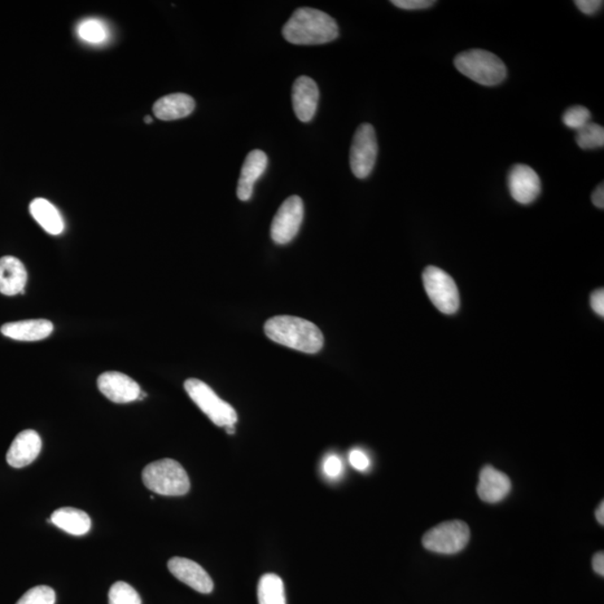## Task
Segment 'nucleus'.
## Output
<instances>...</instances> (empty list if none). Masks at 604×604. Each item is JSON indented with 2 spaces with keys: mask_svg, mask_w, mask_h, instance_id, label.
Masks as SVG:
<instances>
[{
  "mask_svg": "<svg viewBox=\"0 0 604 604\" xmlns=\"http://www.w3.org/2000/svg\"><path fill=\"white\" fill-rule=\"evenodd\" d=\"M42 450V439L34 430H25L12 441L7 453L8 465L23 468L30 465L38 457Z\"/></svg>",
  "mask_w": 604,
  "mask_h": 604,
  "instance_id": "nucleus-14",
  "label": "nucleus"
},
{
  "mask_svg": "<svg viewBox=\"0 0 604 604\" xmlns=\"http://www.w3.org/2000/svg\"><path fill=\"white\" fill-rule=\"evenodd\" d=\"M55 591L50 586L38 585L29 589L16 604H55Z\"/></svg>",
  "mask_w": 604,
  "mask_h": 604,
  "instance_id": "nucleus-26",
  "label": "nucleus"
},
{
  "mask_svg": "<svg viewBox=\"0 0 604 604\" xmlns=\"http://www.w3.org/2000/svg\"><path fill=\"white\" fill-rule=\"evenodd\" d=\"M318 101L317 83L309 77L298 78L292 86V107L298 119L302 122L312 121L316 115Z\"/></svg>",
  "mask_w": 604,
  "mask_h": 604,
  "instance_id": "nucleus-13",
  "label": "nucleus"
},
{
  "mask_svg": "<svg viewBox=\"0 0 604 604\" xmlns=\"http://www.w3.org/2000/svg\"><path fill=\"white\" fill-rule=\"evenodd\" d=\"M257 600L259 604H287L282 577L274 573L262 575L257 585Z\"/></svg>",
  "mask_w": 604,
  "mask_h": 604,
  "instance_id": "nucleus-22",
  "label": "nucleus"
},
{
  "mask_svg": "<svg viewBox=\"0 0 604 604\" xmlns=\"http://www.w3.org/2000/svg\"><path fill=\"white\" fill-rule=\"evenodd\" d=\"M98 388L108 400L118 404L138 400L142 394L139 384L130 376L120 371H106L101 374L98 379Z\"/></svg>",
  "mask_w": 604,
  "mask_h": 604,
  "instance_id": "nucleus-10",
  "label": "nucleus"
},
{
  "mask_svg": "<svg viewBox=\"0 0 604 604\" xmlns=\"http://www.w3.org/2000/svg\"><path fill=\"white\" fill-rule=\"evenodd\" d=\"M470 529L461 520H451L433 527L423 536V546L439 554H457L469 542Z\"/></svg>",
  "mask_w": 604,
  "mask_h": 604,
  "instance_id": "nucleus-7",
  "label": "nucleus"
},
{
  "mask_svg": "<svg viewBox=\"0 0 604 604\" xmlns=\"http://www.w3.org/2000/svg\"><path fill=\"white\" fill-rule=\"evenodd\" d=\"M590 305L592 307L593 312L599 314L600 317H604V290L603 289H599V290L594 291L590 297Z\"/></svg>",
  "mask_w": 604,
  "mask_h": 604,
  "instance_id": "nucleus-32",
  "label": "nucleus"
},
{
  "mask_svg": "<svg viewBox=\"0 0 604 604\" xmlns=\"http://www.w3.org/2000/svg\"><path fill=\"white\" fill-rule=\"evenodd\" d=\"M28 283V271L15 257L6 256L0 259V293L15 296L24 292Z\"/></svg>",
  "mask_w": 604,
  "mask_h": 604,
  "instance_id": "nucleus-18",
  "label": "nucleus"
},
{
  "mask_svg": "<svg viewBox=\"0 0 604 604\" xmlns=\"http://www.w3.org/2000/svg\"><path fill=\"white\" fill-rule=\"evenodd\" d=\"M47 522L76 536L85 535L91 528L90 516L86 511L72 507L56 510Z\"/></svg>",
  "mask_w": 604,
  "mask_h": 604,
  "instance_id": "nucleus-20",
  "label": "nucleus"
},
{
  "mask_svg": "<svg viewBox=\"0 0 604 604\" xmlns=\"http://www.w3.org/2000/svg\"><path fill=\"white\" fill-rule=\"evenodd\" d=\"M168 570L176 579L191 586L197 592L208 594L214 589L213 580L208 573L192 559L185 558L170 559Z\"/></svg>",
  "mask_w": 604,
  "mask_h": 604,
  "instance_id": "nucleus-12",
  "label": "nucleus"
},
{
  "mask_svg": "<svg viewBox=\"0 0 604 604\" xmlns=\"http://www.w3.org/2000/svg\"><path fill=\"white\" fill-rule=\"evenodd\" d=\"M323 470H325L326 475L331 477V478H337L341 474V470H343V463H341L339 457H328L325 463H323Z\"/></svg>",
  "mask_w": 604,
  "mask_h": 604,
  "instance_id": "nucleus-31",
  "label": "nucleus"
},
{
  "mask_svg": "<svg viewBox=\"0 0 604 604\" xmlns=\"http://www.w3.org/2000/svg\"><path fill=\"white\" fill-rule=\"evenodd\" d=\"M595 518H597L598 522L601 525L604 524V502L600 503L598 510H595Z\"/></svg>",
  "mask_w": 604,
  "mask_h": 604,
  "instance_id": "nucleus-35",
  "label": "nucleus"
},
{
  "mask_svg": "<svg viewBox=\"0 0 604 604\" xmlns=\"http://www.w3.org/2000/svg\"><path fill=\"white\" fill-rule=\"evenodd\" d=\"M509 190L518 203L531 204L541 194L540 176L527 165H514L509 173Z\"/></svg>",
  "mask_w": 604,
  "mask_h": 604,
  "instance_id": "nucleus-11",
  "label": "nucleus"
},
{
  "mask_svg": "<svg viewBox=\"0 0 604 604\" xmlns=\"http://www.w3.org/2000/svg\"><path fill=\"white\" fill-rule=\"evenodd\" d=\"M29 212L48 234L60 235L64 231L62 216L51 201L44 199L34 200L29 205Z\"/></svg>",
  "mask_w": 604,
  "mask_h": 604,
  "instance_id": "nucleus-21",
  "label": "nucleus"
},
{
  "mask_svg": "<svg viewBox=\"0 0 604 604\" xmlns=\"http://www.w3.org/2000/svg\"><path fill=\"white\" fill-rule=\"evenodd\" d=\"M268 166V157L262 151H253L249 152L245 159L241 170V176L238 184V199L242 201L251 200L255 184L265 172Z\"/></svg>",
  "mask_w": 604,
  "mask_h": 604,
  "instance_id": "nucleus-16",
  "label": "nucleus"
},
{
  "mask_svg": "<svg viewBox=\"0 0 604 604\" xmlns=\"http://www.w3.org/2000/svg\"><path fill=\"white\" fill-rule=\"evenodd\" d=\"M266 337L274 343L299 350L302 353L316 354L323 346V335L312 322L293 316L270 318L265 323Z\"/></svg>",
  "mask_w": 604,
  "mask_h": 604,
  "instance_id": "nucleus-2",
  "label": "nucleus"
},
{
  "mask_svg": "<svg viewBox=\"0 0 604 604\" xmlns=\"http://www.w3.org/2000/svg\"><path fill=\"white\" fill-rule=\"evenodd\" d=\"M454 67L463 76L485 86L501 85L507 77V68L497 55L492 52L468 50L454 59Z\"/></svg>",
  "mask_w": 604,
  "mask_h": 604,
  "instance_id": "nucleus-3",
  "label": "nucleus"
},
{
  "mask_svg": "<svg viewBox=\"0 0 604 604\" xmlns=\"http://www.w3.org/2000/svg\"><path fill=\"white\" fill-rule=\"evenodd\" d=\"M109 604H142V599L133 586L118 581L109 591Z\"/></svg>",
  "mask_w": 604,
  "mask_h": 604,
  "instance_id": "nucleus-25",
  "label": "nucleus"
},
{
  "mask_svg": "<svg viewBox=\"0 0 604 604\" xmlns=\"http://www.w3.org/2000/svg\"><path fill=\"white\" fill-rule=\"evenodd\" d=\"M594 571L598 573L599 575H604V555L603 551H599V553L594 555L592 559Z\"/></svg>",
  "mask_w": 604,
  "mask_h": 604,
  "instance_id": "nucleus-34",
  "label": "nucleus"
},
{
  "mask_svg": "<svg viewBox=\"0 0 604 604\" xmlns=\"http://www.w3.org/2000/svg\"><path fill=\"white\" fill-rule=\"evenodd\" d=\"M392 4L401 10L419 11L432 7L436 2H432V0H393Z\"/></svg>",
  "mask_w": 604,
  "mask_h": 604,
  "instance_id": "nucleus-28",
  "label": "nucleus"
},
{
  "mask_svg": "<svg viewBox=\"0 0 604 604\" xmlns=\"http://www.w3.org/2000/svg\"><path fill=\"white\" fill-rule=\"evenodd\" d=\"M589 109L582 106L568 108L563 115V124L572 130L579 131L591 122Z\"/></svg>",
  "mask_w": 604,
  "mask_h": 604,
  "instance_id": "nucleus-27",
  "label": "nucleus"
},
{
  "mask_svg": "<svg viewBox=\"0 0 604 604\" xmlns=\"http://www.w3.org/2000/svg\"><path fill=\"white\" fill-rule=\"evenodd\" d=\"M78 37L86 43L102 44L109 37L107 25L96 19H89L81 21L78 26Z\"/></svg>",
  "mask_w": 604,
  "mask_h": 604,
  "instance_id": "nucleus-23",
  "label": "nucleus"
},
{
  "mask_svg": "<svg viewBox=\"0 0 604 604\" xmlns=\"http://www.w3.org/2000/svg\"><path fill=\"white\" fill-rule=\"evenodd\" d=\"M54 331L53 323L46 319H30L8 322L0 328V331L8 339L20 341H38L47 339Z\"/></svg>",
  "mask_w": 604,
  "mask_h": 604,
  "instance_id": "nucleus-17",
  "label": "nucleus"
},
{
  "mask_svg": "<svg viewBox=\"0 0 604 604\" xmlns=\"http://www.w3.org/2000/svg\"><path fill=\"white\" fill-rule=\"evenodd\" d=\"M144 122H146L147 125L152 124V118L149 116L144 117Z\"/></svg>",
  "mask_w": 604,
  "mask_h": 604,
  "instance_id": "nucleus-37",
  "label": "nucleus"
},
{
  "mask_svg": "<svg viewBox=\"0 0 604 604\" xmlns=\"http://www.w3.org/2000/svg\"><path fill=\"white\" fill-rule=\"evenodd\" d=\"M575 4L585 15H594L603 6L602 0H575Z\"/></svg>",
  "mask_w": 604,
  "mask_h": 604,
  "instance_id": "nucleus-30",
  "label": "nucleus"
},
{
  "mask_svg": "<svg viewBox=\"0 0 604 604\" xmlns=\"http://www.w3.org/2000/svg\"><path fill=\"white\" fill-rule=\"evenodd\" d=\"M194 109L195 100L191 95L173 94L156 101L152 110L159 120L172 121L190 116Z\"/></svg>",
  "mask_w": 604,
  "mask_h": 604,
  "instance_id": "nucleus-19",
  "label": "nucleus"
},
{
  "mask_svg": "<svg viewBox=\"0 0 604 604\" xmlns=\"http://www.w3.org/2000/svg\"><path fill=\"white\" fill-rule=\"evenodd\" d=\"M283 37L295 45H319L335 41L339 25L330 15L314 8H299L282 29Z\"/></svg>",
  "mask_w": 604,
  "mask_h": 604,
  "instance_id": "nucleus-1",
  "label": "nucleus"
},
{
  "mask_svg": "<svg viewBox=\"0 0 604 604\" xmlns=\"http://www.w3.org/2000/svg\"><path fill=\"white\" fill-rule=\"evenodd\" d=\"M184 388L201 412L207 414L216 426L225 428L234 426L238 421V414L233 406L218 397L217 394L203 380L188 379Z\"/></svg>",
  "mask_w": 604,
  "mask_h": 604,
  "instance_id": "nucleus-5",
  "label": "nucleus"
},
{
  "mask_svg": "<svg viewBox=\"0 0 604 604\" xmlns=\"http://www.w3.org/2000/svg\"><path fill=\"white\" fill-rule=\"evenodd\" d=\"M143 481L149 490L163 496H184L191 489L186 470L173 459L149 463L143 471Z\"/></svg>",
  "mask_w": 604,
  "mask_h": 604,
  "instance_id": "nucleus-4",
  "label": "nucleus"
},
{
  "mask_svg": "<svg viewBox=\"0 0 604 604\" xmlns=\"http://www.w3.org/2000/svg\"><path fill=\"white\" fill-rule=\"evenodd\" d=\"M378 152V139L374 127L370 124L358 127L354 135L349 154L350 168L355 177L364 179L370 176L373 172Z\"/></svg>",
  "mask_w": 604,
  "mask_h": 604,
  "instance_id": "nucleus-8",
  "label": "nucleus"
},
{
  "mask_svg": "<svg viewBox=\"0 0 604 604\" xmlns=\"http://www.w3.org/2000/svg\"><path fill=\"white\" fill-rule=\"evenodd\" d=\"M423 284L432 304L442 314H456L461 307V297L456 282L437 266H428L423 273Z\"/></svg>",
  "mask_w": 604,
  "mask_h": 604,
  "instance_id": "nucleus-6",
  "label": "nucleus"
},
{
  "mask_svg": "<svg viewBox=\"0 0 604 604\" xmlns=\"http://www.w3.org/2000/svg\"><path fill=\"white\" fill-rule=\"evenodd\" d=\"M226 432L229 433V435H234L235 433V427L234 426H227L225 427Z\"/></svg>",
  "mask_w": 604,
  "mask_h": 604,
  "instance_id": "nucleus-36",
  "label": "nucleus"
},
{
  "mask_svg": "<svg viewBox=\"0 0 604 604\" xmlns=\"http://www.w3.org/2000/svg\"><path fill=\"white\" fill-rule=\"evenodd\" d=\"M511 489L509 476L492 466H486L480 471L479 484L477 487L481 501L496 503L503 501Z\"/></svg>",
  "mask_w": 604,
  "mask_h": 604,
  "instance_id": "nucleus-15",
  "label": "nucleus"
},
{
  "mask_svg": "<svg viewBox=\"0 0 604 604\" xmlns=\"http://www.w3.org/2000/svg\"><path fill=\"white\" fill-rule=\"evenodd\" d=\"M304 220V201L299 196L289 197L278 209L271 224V238L280 245L296 238Z\"/></svg>",
  "mask_w": 604,
  "mask_h": 604,
  "instance_id": "nucleus-9",
  "label": "nucleus"
},
{
  "mask_svg": "<svg viewBox=\"0 0 604 604\" xmlns=\"http://www.w3.org/2000/svg\"><path fill=\"white\" fill-rule=\"evenodd\" d=\"M349 462L358 471H366L370 467V459L364 451L354 449L349 453Z\"/></svg>",
  "mask_w": 604,
  "mask_h": 604,
  "instance_id": "nucleus-29",
  "label": "nucleus"
},
{
  "mask_svg": "<svg viewBox=\"0 0 604 604\" xmlns=\"http://www.w3.org/2000/svg\"><path fill=\"white\" fill-rule=\"evenodd\" d=\"M592 203L594 204V207H597L598 208H604V186L603 183L600 184V185L595 188V191L593 192L592 194Z\"/></svg>",
  "mask_w": 604,
  "mask_h": 604,
  "instance_id": "nucleus-33",
  "label": "nucleus"
},
{
  "mask_svg": "<svg viewBox=\"0 0 604 604\" xmlns=\"http://www.w3.org/2000/svg\"><path fill=\"white\" fill-rule=\"evenodd\" d=\"M576 143L579 147L590 151V149L602 148L604 146V129L602 126L590 124L576 131Z\"/></svg>",
  "mask_w": 604,
  "mask_h": 604,
  "instance_id": "nucleus-24",
  "label": "nucleus"
}]
</instances>
